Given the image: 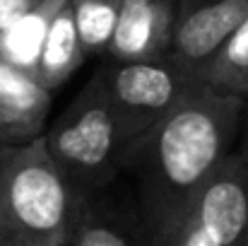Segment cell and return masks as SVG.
Returning a JSON list of instances; mask_svg holds the SVG:
<instances>
[{
  "instance_id": "cell-10",
  "label": "cell",
  "mask_w": 248,
  "mask_h": 246,
  "mask_svg": "<svg viewBox=\"0 0 248 246\" xmlns=\"http://www.w3.org/2000/svg\"><path fill=\"white\" fill-rule=\"evenodd\" d=\"M70 239L73 246H150L142 225L133 230L118 213L96 200V193L82 196Z\"/></svg>"
},
{
  "instance_id": "cell-2",
  "label": "cell",
  "mask_w": 248,
  "mask_h": 246,
  "mask_svg": "<svg viewBox=\"0 0 248 246\" xmlns=\"http://www.w3.org/2000/svg\"><path fill=\"white\" fill-rule=\"evenodd\" d=\"M82 196L51 162L44 135L0 143V239L2 246H44L70 237Z\"/></svg>"
},
{
  "instance_id": "cell-12",
  "label": "cell",
  "mask_w": 248,
  "mask_h": 246,
  "mask_svg": "<svg viewBox=\"0 0 248 246\" xmlns=\"http://www.w3.org/2000/svg\"><path fill=\"white\" fill-rule=\"evenodd\" d=\"M200 78L217 92L248 97V17L205 63Z\"/></svg>"
},
{
  "instance_id": "cell-6",
  "label": "cell",
  "mask_w": 248,
  "mask_h": 246,
  "mask_svg": "<svg viewBox=\"0 0 248 246\" xmlns=\"http://www.w3.org/2000/svg\"><path fill=\"white\" fill-rule=\"evenodd\" d=\"M248 17V0H183L176 7L169 53L198 73Z\"/></svg>"
},
{
  "instance_id": "cell-5",
  "label": "cell",
  "mask_w": 248,
  "mask_h": 246,
  "mask_svg": "<svg viewBox=\"0 0 248 246\" xmlns=\"http://www.w3.org/2000/svg\"><path fill=\"white\" fill-rule=\"evenodd\" d=\"M155 246H248V166L232 152Z\"/></svg>"
},
{
  "instance_id": "cell-7",
  "label": "cell",
  "mask_w": 248,
  "mask_h": 246,
  "mask_svg": "<svg viewBox=\"0 0 248 246\" xmlns=\"http://www.w3.org/2000/svg\"><path fill=\"white\" fill-rule=\"evenodd\" d=\"M173 19L176 0H123L104 58L116 63L162 58L171 49Z\"/></svg>"
},
{
  "instance_id": "cell-17",
  "label": "cell",
  "mask_w": 248,
  "mask_h": 246,
  "mask_svg": "<svg viewBox=\"0 0 248 246\" xmlns=\"http://www.w3.org/2000/svg\"><path fill=\"white\" fill-rule=\"evenodd\" d=\"M0 246H2V239H0Z\"/></svg>"
},
{
  "instance_id": "cell-14",
  "label": "cell",
  "mask_w": 248,
  "mask_h": 246,
  "mask_svg": "<svg viewBox=\"0 0 248 246\" xmlns=\"http://www.w3.org/2000/svg\"><path fill=\"white\" fill-rule=\"evenodd\" d=\"M44 0H0V34L10 29L17 19L29 15L34 7H39Z\"/></svg>"
},
{
  "instance_id": "cell-11",
  "label": "cell",
  "mask_w": 248,
  "mask_h": 246,
  "mask_svg": "<svg viewBox=\"0 0 248 246\" xmlns=\"http://www.w3.org/2000/svg\"><path fill=\"white\" fill-rule=\"evenodd\" d=\"M63 5L65 0H44L29 15L17 19L10 29H5L0 34V61L34 78L44 36L51 27V19Z\"/></svg>"
},
{
  "instance_id": "cell-16",
  "label": "cell",
  "mask_w": 248,
  "mask_h": 246,
  "mask_svg": "<svg viewBox=\"0 0 248 246\" xmlns=\"http://www.w3.org/2000/svg\"><path fill=\"white\" fill-rule=\"evenodd\" d=\"M44 246H73V239L70 237H61V239H53V242H48Z\"/></svg>"
},
{
  "instance_id": "cell-9",
  "label": "cell",
  "mask_w": 248,
  "mask_h": 246,
  "mask_svg": "<svg viewBox=\"0 0 248 246\" xmlns=\"http://www.w3.org/2000/svg\"><path fill=\"white\" fill-rule=\"evenodd\" d=\"M84 58H87V53L80 46L73 12H70V5L65 0V5L51 19V27L44 36L34 78L44 89L53 92L63 82H68V78L82 66Z\"/></svg>"
},
{
  "instance_id": "cell-4",
  "label": "cell",
  "mask_w": 248,
  "mask_h": 246,
  "mask_svg": "<svg viewBox=\"0 0 248 246\" xmlns=\"http://www.w3.org/2000/svg\"><path fill=\"white\" fill-rule=\"evenodd\" d=\"M92 80L138 138L205 84L195 68L171 53L135 63L106 61Z\"/></svg>"
},
{
  "instance_id": "cell-1",
  "label": "cell",
  "mask_w": 248,
  "mask_h": 246,
  "mask_svg": "<svg viewBox=\"0 0 248 246\" xmlns=\"http://www.w3.org/2000/svg\"><path fill=\"white\" fill-rule=\"evenodd\" d=\"M246 97L200 84L140 138L123 160L138 186L140 225L150 246L159 244L193 196L234 150Z\"/></svg>"
},
{
  "instance_id": "cell-3",
  "label": "cell",
  "mask_w": 248,
  "mask_h": 246,
  "mask_svg": "<svg viewBox=\"0 0 248 246\" xmlns=\"http://www.w3.org/2000/svg\"><path fill=\"white\" fill-rule=\"evenodd\" d=\"M135 131L89 80L63 116L44 133L51 162L80 196H94L121 171V160Z\"/></svg>"
},
{
  "instance_id": "cell-8",
  "label": "cell",
  "mask_w": 248,
  "mask_h": 246,
  "mask_svg": "<svg viewBox=\"0 0 248 246\" xmlns=\"http://www.w3.org/2000/svg\"><path fill=\"white\" fill-rule=\"evenodd\" d=\"M53 92L0 61V143L22 145L44 135Z\"/></svg>"
},
{
  "instance_id": "cell-13",
  "label": "cell",
  "mask_w": 248,
  "mask_h": 246,
  "mask_svg": "<svg viewBox=\"0 0 248 246\" xmlns=\"http://www.w3.org/2000/svg\"><path fill=\"white\" fill-rule=\"evenodd\" d=\"M123 0H68L80 46L87 56H104Z\"/></svg>"
},
{
  "instance_id": "cell-15",
  "label": "cell",
  "mask_w": 248,
  "mask_h": 246,
  "mask_svg": "<svg viewBox=\"0 0 248 246\" xmlns=\"http://www.w3.org/2000/svg\"><path fill=\"white\" fill-rule=\"evenodd\" d=\"M232 155L241 164L248 166V97H246V104H244V114H241V123H239V135H236Z\"/></svg>"
}]
</instances>
